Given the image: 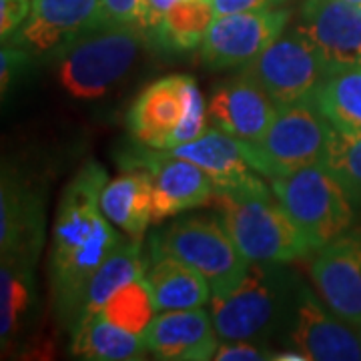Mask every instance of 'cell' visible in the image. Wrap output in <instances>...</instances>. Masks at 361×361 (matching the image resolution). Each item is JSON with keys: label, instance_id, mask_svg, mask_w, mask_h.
<instances>
[{"label": "cell", "instance_id": "ba28073f", "mask_svg": "<svg viewBox=\"0 0 361 361\" xmlns=\"http://www.w3.org/2000/svg\"><path fill=\"white\" fill-rule=\"evenodd\" d=\"M241 75L253 80L279 109L315 97L329 71L311 40L295 26L285 28L265 51L241 66Z\"/></svg>", "mask_w": 361, "mask_h": 361}, {"label": "cell", "instance_id": "9c48e42d", "mask_svg": "<svg viewBox=\"0 0 361 361\" xmlns=\"http://www.w3.org/2000/svg\"><path fill=\"white\" fill-rule=\"evenodd\" d=\"M287 348L299 349L311 361H360L357 329L341 319L322 297L299 281L291 319L283 336Z\"/></svg>", "mask_w": 361, "mask_h": 361}, {"label": "cell", "instance_id": "f546056e", "mask_svg": "<svg viewBox=\"0 0 361 361\" xmlns=\"http://www.w3.org/2000/svg\"><path fill=\"white\" fill-rule=\"evenodd\" d=\"M103 23L113 25H137L145 28L147 0H101Z\"/></svg>", "mask_w": 361, "mask_h": 361}, {"label": "cell", "instance_id": "4fadbf2b", "mask_svg": "<svg viewBox=\"0 0 361 361\" xmlns=\"http://www.w3.org/2000/svg\"><path fill=\"white\" fill-rule=\"evenodd\" d=\"M299 30L329 73L361 66V6L349 0H305Z\"/></svg>", "mask_w": 361, "mask_h": 361}, {"label": "cell", "instance_id": "4dcf8cb0", "mask_svg": "<svg viewBox=\"0 0 361 361\" xmlns=\"http://www.w3.org/2000/svg\"><path fill=\"white\" fill-rule=\"evenodd\" d=\"M273 353L263 343L253 341H221L213 360L219 361H263L273 360Z\"/></svg>", "mask_w": 361, "mask_h": 361}, {"label": "cell", "instance_id": "5bb4252c", "mask_svg": "<svg viewBox=\"0 0 361 361\" xmlns=\"http://www.w3.org/2000/svg\"><path fill=\"white\" fill-rule=\"evenodd\" d=\"M103 23L101 0H32L30 14L11 44L25 49L32 59H52L71 39Z\"/></svg>", "mask_w": 361, "mask_h": 361}, {"label": "cell", "instance_id": "44dd1931", "mask_svg": "<svg viewBox=\"0 0 361 361\" xmlns=\"http://www.w3.org/2000/svg\"><path fill=\"white\" fill-rule=\"evenodd\" d=\"M104 217L133 241H142L153 223V180L147 169L135 167L104 185Z\"/></svg>", "mask_w": 361, "mask_h": 361}, {"label": "cell", "instance_id": "83f0119b", "mask_svg": "<svg viewBox=\"0 0 361 361\" xmlns=\"http://www.w3.org/2000/svg\"><path fill=\"white\" fill-rule=\"evenodd\" d=\"M323 163L343 183L351 199L361 203V135L334 130Z\"/></svg>", "mask_w": 361, "mask_h": 361}, {"label": "cell", "instance_id": "74e56055", "mask_svg": "<svg viewBox=\"0 0 361 361\" xmlns=\"http://www.w3.org/2000/svg\"><path fill=\"white\" fill-rule=\"evenodd\" d=\"M357 336H360V341H361V325L357 327Z\"/></svg>", "mask_w": 361, "mask_h": 361}, {"label": "cell", "instance_id": "d590c367", "mask_svg": "<svg viewBox=\"0 0 361 361\" xmlns=\"http://www.w3.org/2000/svg\"><path fill=\"white\" fill-rule=\"evenodd\" d=\"M273 360L275 361H311L305 353H301L299 349L289 348L287 351H277L273 353Z\"/></svg>", "mask_w": 361, "mask_h": 361}, {"label": "cell", "instance_id": "7c38bea8", "mask_svg": "<svg viewBox=\"0 0 361 361\" xmlns=\"http://www.w3.org/2000/svg\"><path fill=\"white\" fill-rule=\"evenodd\" d=\"M310 271L319 297L357 329L361 325V227H349L319 247Z\"/></svg>", "mask_w": 361, "mask_h": 361}, {"label": "cell", "instance_id": "836d02e7", "mask_svg": "<svg viewBox=\"0 0 361 361\" xmlns=\"http://www.w3.org/2000/svg\"><path fill=\"white\" fill-rule=\"evenodd\" d=\"M285 0H211L215 14L249 13V11H265L277 8Z\"/></svg>", "mask_w": 361, "mask_h": 361}, {"label": "cell", "instance_id": "8d00e7d4", "mask_svg": "<svg viewBox=\"0 0 361 361\" xmlns=\"http://www.w3.org/2000/svg\"><path fill=\"white\" fill-rule=\"evenodd\" d=\"M349 2H353V4H360L361 6V0H349Z\"/></svg>", "mask_w": 361, "mask_h": 361}, {"label": "cell", "instance_id": "e0dca14e", "mask_svg": "<svg viewBox=\"0 0 361 361\" xmlns=\"http://www.w3.org/2000/svg\"><path fill=\"white\" fill-rule=\"evenodd\" d=\"M171 153L193 161L205 171L215 185V193H235L267 187L255 169L249 165L243 147L231 135L209 127L205 135L171 149Z\"/></svg>", "mask_w": 361, "mask_h": 361}, {"label": "cell", "instance_id": "603a6c76", "mask_svg": "<svg viewBox=\"0 0 361 361\" xmlns=\"http://www.w3.org/2000/svg\"><path fill=\"white\" fill-rule=\"evenodd\" d=\"M147 263H149V259L142 255L141 241H133V239L123 241L109 257L104 259L101 267L94 271V275L89 279V283L80 295V301H78L75 323L87 315L99 313L104 307V303L109 301V297L118 291L123 285L145 277Z\"/></svg>", "mask_w": 361, "mask_h": 361}, {"label": "cell", "instance_id": "52a82bcc", "mask_svg": "<svg viewBox=\"0 0 361 361\" xmlns=\"http://www.w3.org/2000/svg\"><path fill=\"white\" fill-rule=\"evenodd\" d=\"M151 247L180 259L199 271L213 297L227 295L245 277L251 261L239 251L223 221L213 217H187L159 231Z\"/></svg>", "mask_w": 361, "mask_h": 361}, {"label": "cell", "instance_id": "4316f807", "mask_svg": "<svg viewBox=\"0 0 361 361\" xmlns=\"http://www.w3.org/2000/svg\"><path fill=\"white\" fill-rule=\"evenodd\" d=\"M99 313H103L109 322H113L130 334L145 337L159 311L153 301L151 287L147 279L141 277L115 291Z\"/></svg>", "mask_w": 361, "mask_h": 361}, {"label": "cell", "instance_id": "d6986e66", "mask_svg": "<svg viewBox=\"0 0 361 361\" xmlns=\"http://www.w3.org/2000/svg\"><path fill=\"white\" fill-rule=\"evenodd\" d=\"M183 109V75L155 80L137 97L127 113V125L133 139L141 147L161 151L180 123Z\"/></svg>", "mask_w": 361, "mask_h": 361}, {"label": "cell", "instance_id": "9a60e30c", "mask_svg": "<svg viewBox=\"0 0 361 361\" xmlns=\"http://www.w3.org/2000/svg\"><path fill=\"white\" fill-rule=\"evenodd\" d=\"M209 125L231 135L237 141L257 142L277 115V104L243 75L213 90L209 104Z\"/></svg>", "mask_w": 361, "mask_h": 361}, {"label": "cell", "instance_id": "5b68a950", "mask_svg": "<svg viewBox=\"0 0 361 361\" xmlns=\"http://www.w3.org/2000/svg\"><path fill=\"white\" fill-rule=\"evenodd\" d=\"M269 180L273 195L315 251L353 227L357 203L325 163H313Z\"/></svg>", "mask_w": 361, "mask_h": 361}, {"label": "cell", "instance_id": "8fae6325", "mask_svg": "<svg viewBox=\"0 0 361 361\" xmlns=\"http://www.w3.org/2000/svg\"><path fill=\"white\" fill-rule=\"evenodd\" d=\"M135 151L129 167L149 171L153 180V223L175 217L189 209L205 207L215 199V185L193 161L171 151L147 149Z\"/></svg>", "mask_w": 361, "mask_h": 361}, {"label": "cell", "instance_id": "2e32d148", "mask_svg": "<svg viewBox=\"0 0 361 361\" xmlns=\"http://www.w3.org/2000/svg\"><path fill=\"white\" fill-rule=\"evenodd\" d=\"M145 339L155 357L171 361L213 360L221 343L211 311L203 307L157 313Z\"/></svg>", "mask_w": 361, "mask_h": 361}, {"label": "cell", "instance_id": "ffe728a7", "mask_svg": "<svg viewBox=\"0 0 361 361\" xmlns=\"http://www.w3.org/2000/svg\"><path fill=\"white\" fill-rule=\"evenodd\" d=\"M145 279L151 287L159 313L203 307L213 297L211 287L199 271L155 247H151Z\"/></svg>", "mask_w": 361, "mask_h": 361}, {"label": "cell", "instance_id": "277c9868", "mask_svg": "<svg viewBox=\"0 0 361 361\" xmlns=\"http://www.w3.org/2000/svg\"><path fill=\"white\" fill-rule=\"evenodd\" d=\"M221 221L251 263H291L315 253L269 187L215 193Z\"/></svg>", "mask_w": 361, "mask_h": 361}, {"label": "cell", "instance_id": "d6a6232c", "mask_svg": "<svg viewBox=\"0 0 361 361\" xmlns=\"http://www.w3.org/2000/svg\"><path fill=\"white\" fill-rule=\"evenodd\" d=\"M32 0H0V37L11 39L25 25L30 14Z\"/></svg>", "mask_w": 361, "mask_h": 361}, {"label": "cell", "instance_id": "7a4b0ae2", "mask_svg": "<svg viewBox=\"0 0 361 361\" xmlns=\"http://www.w3.org/2000/svg\"><path fill=\"white\" fill-rule=\"evenodd\" d=\"M299 277L285 263H251L227 295L211 297V319L221 341L267 343L283 339Z\"/></svg>", "mask_w": 361, "mask_h": 361}, {"label": "cell", "instance_id": "30bf717a", "mask_svg": "<svg viewBox=\"0 0 361 361\" xmlns=\"http://www.w3.org/2000/svg\"><path fill=\"white\" fill-rule=\"evenodd\" d=\"M287 8L215 14L207 30L201 56L209 68L225 71L245 66L265 51L289 25Z\"/></svg>", "mask_w": 361, "mask_h": 361}, {"label": "cell", "instance_id": "8992f818", "mask_svg": "<svg viewBox=\"0 0 361 361\" xmlns=\"http://www.w3.org/2000/svg\"><path fill=\"white\" fill-rule=\"evenodd\" d=\"M334 127L322 115L315 99L279 106L269 129L253 145L241 142L249 165L263 177H281L291 171L323 163Z\"/></svg>", "mask_w": 361, "mask_h": 361}, {"label": "cell", "instance_id": "cb8c5ba5", "mask_svg": "<svg viewBox=\"0 0 361 361\" xmlns=\"http://www.w3.org/2000/svg\"><path fill=\"white\" fill-rule=\"evenodd\" d=\"M35 263L14 255H2L0 265V337L2 348L18 336L37 307Z\"/></svg>", "mask_w": 361, "mask_h": 361}, {"label": "cell", "instance_id": "7402d4cb", "mask_svg": "<svg viewBox=\"0 0 361 361\" xmlns=\"http://www.w3.org/2000/svg\"><path fill=\"white\" fill-rule=\"evenodd\" d=\"M73 355L94 361L142 360L149 351L147 339L109 322L103 313H92L73 325Z\"/></svg>", "mask_w": 361, "mask_h": 361}, {"label": "cell", "instance_id": "e575fe53", "mask_svg": "<svg viewBox=\"0 0 361 361\" xmlns=\"http://www.w3.org/2000/svg\"><path fill=\"white\" fill-rule=\"evenodd\" d=\"M179 0H147V18H145V30L151 32L163 16L171 11V6H175Z\"/></svg>", "mask_w": 361, "mask_h": 361}, {"label": "cell", "instance_id": "d4e9b609", "mask_svg": "<svg viewBox=\"0 0 361 361\" xmlns=\"http://www.w3.org/2000/svg\"><path fill=\"white\" fill-rule=\"evenodd\" d=\"M313 99L334 130L361 135V66L329 73Z\"/></svg>", "mask_w": 361, "mask_h": 361}, {"label": "cell", "instance_id": "ac0fdd59", "mask_svg": "<svg viewBox=\"0 0 361 361\" xmlns=\"http://www.w3.org/2000/svg\"><path fill=\"white\" fill-rule=\"evenodd\" d=\"M44 239V209L40 195L4 173L0 187V249L2 255L37 263Z\"/></svg>", "mask_w": 361, "mask_h": 361}, {"label": "cell", "instance_id": "6da1fadb", "mask_svg": "<svg viewBox=\"0 0 361 361\" xmlns=\"http://www.w3.org/2000/svg\"><path fill=\"white\" fill-rule=\"evenodd\" d=\"M106 183V173L99 163H85L63 191L52 227L49 259L52 297L71 325L89 279L123 243L121 231L101 209Z\"/></svg>", "mask_w": 361, "mask_h": 361}, {"label": "cell", "instance_id": "f1b7e54d", "mask_svg": "<svg viewBox=\"0 0 361 361\" xmlns=\"http://www.w3.org/2000/svg\"><path fill=\"white\" fill-rule=\"evenodd\" d=\"M183 99H185V109L177 129L171 133V137L165 142L161 151H171L175 147H180L185 142H191L205 135L209 125V111H207L205 99L201 97V90L197 89V82L193 77L183 75Z\"/></svg>", "mask_w": 361, "mask_h": 361}, {"label": "cell", "instance_id": "484cf974", "mask_svg": "<svg viewBox=\"0 0 361 361\" xmlns=\"http://www.w3.org/2000/svg\"><path fill=\"white\" fill-rule=\"evenodd\" d=\"M215 11L211 0H179L149 32L153 42L169 52L193 51L203 44Z\"/></svg>", "mask_w": 361, "mask_h": 361}, {"label": "cell", "instance_id": "3957f363", "mask_svg": "<svg viewBox=\"0 0 361 361\" xmlns=\"http://www.w3.org/2000/svg\"><path fill=\"white\" fill-rule=\"evenodd\" d=\"M147 35L142 26L113 23L82 30L52 56L59 85L78 101L101 99L129 75Z\"/></svg>", "mask_w": 361, "mask_h": 361}, {"label": "cell", "instance_id": "1f68e13d", "mask_svg": "<svg viewBox=\"0 0 361 361\" xmlns=\"http://www.w3.org/2000/svg\"><path fill=\"white\" fill-rule=\"evenodd\" d=\"M32 56L16 47V44H6L2 47L0 52V87H2V94H6V90L13 87V82H16V78L20 77V73L25 71V66L28 65Z\"/></svg>", "mask_w": 361, "mask_h": 361}]
</instances>
